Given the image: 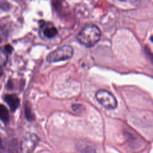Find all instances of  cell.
Here are the masks:
<instances>
[{"instance_id":"cell-2","label":"cell","mask_w":153,"mask_h":153,"mask_svg":"<svg viewBox=\"0 0 153 153\" xmlns=\"http://www.w3.org/2000/svg\"><path fill=\"white\" fill-rule=\"evenodd\" d=\"M74 51L70 45L62 46L50 53L47 56V61L49 63H54L69 60L73 56Z\"/></svg>"},{"instance_id":"cell-6","label":"cell","mask_w":153,"mask_h":153,"mask_svg":"<svg viewBox=\"0 0 153 153\" xmlns=\"http://www.w3.org/2000/svg\"><path fill=\"white\" fill-rule=\"evenodd\" d=\"M9 120V112L7 108L2 104L0 103V120L4 123H7Z\"/></svg>"},{"instance_id":"cell-16","label":"cell","mask_w":153,"mask_h":153,"mask_svg":"<svg viewBox=\"0 0 153 153\" xmlns=\"http://www.w3.org/2000/svg\"><path fill=\"white\" fill-rule=\"evenodd\" d=\"M118 1H122V2H123V1H126V0H118Z\"/></svg>"},{"instance_id":"cell-11","label":"cell","mask_w":153,"mask_h":153,"mask_svg":"<svg viewBox=\"0 0 153 153\" xmlns=\"http://www.w3.org/2000/svg\"><path fill=\"white\" fill-rule=\"evenodd\" d=\"M145 53L148 57V59H149V60L151 62V63L153 64V53H152L151 52L149 51V49L146 48L145 50Z\"/></svg>"},{"instance_id":"cell-10","label":"cell","mask_w":153,"mask_h":153,"mask_svg":"<svg viewBox=\"0 0 153 153\" xmlns=\"http://www.w3.org/2000/svg\"><path fill=\"white\" fill-rule=\"evenodd\" d=\"M72 108L74 111L79 113V112H81L84 111V107L82 105H80V104H74V105H72Z\"/></svg>"},{"instance_id":"cell-13","label":"cell","mask_w":153,"mask_h":153,"mask_svg":"<svg viewBox=\"0 0 153 153\" xmlns=\"http://www.w3.org/2000/svg\"><path fill=\"white\" fill-rule=\"evenodd\" d=\"M2 73H3V71H2V69L1 66H0V77L2 76Z\"/></svg>"},{"instance_id":"cell-3","label":"cell","mask_w":153,"mask_h":153,"mask_svg":"<svg viewBox=\"0 0 153 153\" xmlns=\"http://www.w3.org/2000/svg\"><path fill=\"white\" fill-rule=\"evenodd\" d=\"M95 97L97 101L107 109H114L117 106L118 103L115 97L106 90H98Z\"/></svg>"},{"instance_id":"cell-9","label":"cell","mask_w":153,"mask_h":153,"mask_svg":"<svg viewBox=\"0 0 153 153\" xmlns=\"http://www.w3.org/2000/svg\"><path fill=\"white\" fill-rule=\"evenodd\" d=\"M8 60L7 53L0 49V66L5 65Z\"/></svg>"},{"instance_id":"cell-5","label":"cell","mask_w":153,"mask_h":153,"mask_svg":"<svg viewBox=\"0 0 153 153\" xmlns=\"http://www.w3.org/2000/svg\"><path fill=\"white\" fill-rule=\"evenodd\" d=\"M4 99L9 106L11 111H15L20 105V99L14 94H7L4 96Z\"/></svg>"},{"instance_id":"cell-8","label":"cell","mask_w":153,"mask_h":153,"mask_svg":"<svg viewBox=\"0 0 153 153\" xmlns=\"http://www.w3.org/2000/svg\"><path fill=\"white\" fill-rule=\"evenodd\" d=\"M25 112L26 118L29 121H32L35 119L34 114L33 113V112L32 111V108L27 103V104L26 103L25 108Z\"/></svg>"},{"instance_id":"cell-7","label":"cell","mask_w":153,"mask_h":153,"mask_svg":"<svg viewBox=\"0 0 153 153\" xmlns=\"http://www.w3.org/2000/svg\"><path fill=\"white\" fill-rule=\"evenodd\" d=\"M44 35L48 38H51L55 36L57 33V30L54 27H47L44 30Z\"/></svg>"},{"instance_id":"cell-1","label":"cell","mask_w":153,"mask_h":153,"mask_svg":"<svg viewBox=\"0 0 153 153\" xmlns=\"http://www.w3.org/2000/svg\"><path fill=\"white\" fill-rule=\"evenodd\" d=\"M100 36V30L97 26L88 25L79 32L77 35V39L81 44L90 47L99 41Z\"/></svg>"},{"instance_id":"cell-12","label":"cell","mask_w":153,"mask_h":153,"mask_svg":"<svg viewBox=\"0 0 153 153\" xmlns=\"http://www.w3.org/2000/svg\"><path fill=\"white\" fill-rule=\"evenodd\" d=\"M5 51L7 53H11L13 51V47L10 45V44H7L5 46Z\"/></svg>"},{"instance_id":"cell-17","label":"cell","mask_w":153,"mask_h":153,"mask_svg":"<svg viewBox=\"0 0 153 153\" xmlns=\"http://www.w3.org/2000/svg\"><path fill=\"white\" fill-rule=\"evenodd\" d=\"M1 37H0V42H1Z\"/></svg>"},{"instance_id":"cell-4","label":"cell","mask_w":153,"mask_h":153,"mask_svg":"<svg viewBox=\"0 0 153 153\" xmlns=\"http://www.w3.org/2000/svg\"><path fill=\"white\" fill-rule=\"evenodd\" d=\"M39 142L36 134L32 133H26L21 142L20 148L22 153H33Z\"/></svg>"},{"instance_id":"cell-14","label":"cell","mask_w":153,"mask_h":153,"mask_svg":"<svg viewBox=\"0 0 153 153\" xmlns=\"http://www.w3.org/2000/svg\"><path fill=\"white\" fill-rule=\"evenodd\" d=\"M1 148H2V141H1V139L0 138V151L1 150Z\"/></svg>"},{"instance_id":"cell-15","label":"cell","mask_w":153,"mask_h":153,"mask_svg":"<svg viewBox=\"0 0 153 153\" xmlns=\"http://www.w3.org/2000/svg\"><path fill=\"white\" fill-rule=\"evenodd\" d=\"M151 40L153 42V36H152V37H151Z\"/></svg>"}]
</instances>
